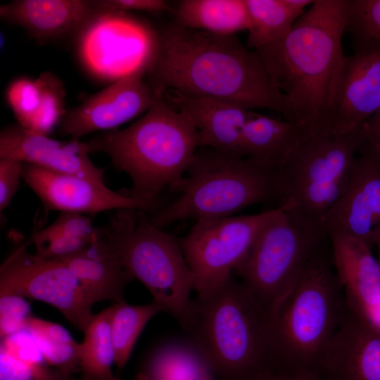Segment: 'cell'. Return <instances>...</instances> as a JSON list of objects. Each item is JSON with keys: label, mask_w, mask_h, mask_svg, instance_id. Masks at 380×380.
Returning <instances> with one entry per match:
<instances>
[{"label": "cell", "mask_w": 380, "mask_h": 380, "mask_svg": "<svg viewBox=\"0 0 380 380\" xmlns=\"http://www.w3.org/2000/svg\"><path fill=\"white\" fill-rule=\"evenodd\" d=\"M315 370L328 380H380V331L347 308Z\"/></svg>", "instance_id": "19"}, {"label": "cell", "mask_w": 380, "mask_h": 380, "mask_svg": "<svg viewBox=\"0 0 380 380\" xmlns=\"http://www.w3.org/2000/svg\"><path fill=\"white\" fill-rule=\"evenodd\" d=\"M26 330L48 366L70 375L79 369L81 343L62 325L32 316Z\"/></svg>", "instance_id": "27"}, {"label": "cell", "mask_w": 380, "mask_h": 380, "mask_svg": "<svg viewBox=\"0 0 380 380\" xmlns=\"http://www.w3.org/2000/svg\"><path fill=\"white\" fill-rule=\"evenodd\" d=\"M97 10L127 12L129 11L161 13L172 11L163 0H101L94 1Z\"/></svg>", "instance_id": "39"}, {"label": "cell", "mask_w": 380, "mask_h": 380, "mask_svg": "<svg viewBox=\"0 0 380 380\" xmlns=\"http://www.w3.org/2000/svg\"><path fill=\"white\" fill-rule=\"evenodd\" d=\"M27 241L3 262L0 296L17 295L49 304L75 328L84 332L95 303L77 278L56 258L30 253Z\"/></svg>", "instance_id": "12"}, {"label": "cell", "mask_w": 380, "mask_h": 380, "mask_svg": "<svg viewBox=\"0 0 380 380\" xmlns=\"http://www.w3.org/2000/svg\"><path fill=\"white\" fill-rule=\"evenodd\" d=\"M14 357L32 365H44L34 339L27 330L21 331L1 339V349Z\"/></svg>", "instance_id": "36"}, {"label": "cell", "mask_w": 380, "mask_h": 380, "mask_svg": "<svg viewBox=\"0 0 380 380\" xmlns=\"http://www.w3.org/2000/svg\"><path fill=\"white\" fill-rule=\"evenodd\" d=\"M328 235L343 234L369 248L380 233V161L358 155L343 194L325 215Z\"/></svg>", "instance_id": "16"}, {"label": "cell", "mask_w": 380, "mask_h": 380, "mask_svg": "<svg viewBox=\"0 0 380 380\" xmlns=\"http://www.w3.org/2000/svg\"><path fill=\"white\" fill-rule=\"evenodd\" d=\"M56 259L74 274L95 303L125 302V289L134 279L107 234L74 255Z\"/></svg>", "instance_id": "22"}, {"label": "cell", "mask_w": 380, "mask_h": 380, "mask_svg": "<svg viewBox=\"0 0 380 380\" xmlns=\"http://www.w3.org/2000/svg\"><path fill=\"white\" fill-rule=\"evenodd\" d=\"M54 369L23 362L0 350V380H47Z\"/></svg>", "instance_id": "35"}, {"label": "cell", "mask_w": 380, "mask_h": 380, "mask_svg": "<svg viewBox=\"0 0 380 380\" xmlns=\"http://www.w3.org/2000/svg\"><path fill=\"white\" fill-rule=\"evenodd\" d=\"M44 90L42 74L37 79L20 77L6 91V99L19 125L25 127L37 112Z\"/></svg>", "instance_id": "32"}, {"label": "cell", "mask_w": 380, "mask_h": 380, "mask_svg": "<svg viewBox=\"0 0 380 380\" xmlns=\"http://www.w3.org/2000/svg\"><path fill=\"white\" fill-rule=\"evenodd\" d=\"M126 14L98 10L80 29L78 57L99 80L112 83L151 65L156 34Z\"/></svg>", "instance_id": "11"}, {"label": "cell", "mask_w": 380, "mask_h": 380, "mask_svg": "<svg viewBox=\"0 0 380 380\" xmlns=\"http://www.w3.org/2000/svg\"><path fill=\"white\" fill-rule=\"evenodd\" d=\"M175 13L178 25L215 34L234 35L249 27L246 0H182Z\"/></svg>", "instance_id": "24"}, {"label": "cell", "mask_w": 380, "mask_h": 380, "mask_svg": "<svg viewBox=\"0 0 380 380\" xmlns=\"http://www.w3.org/2000/svg\"><path fill=\"white\" fill-rule=\"evenodd\" d=\"M97 8L84 0H17L0 6L1 19L44 41L80 28Z\"/></svg>", "instance_id": "21"}, {"label": "cell", "mask_w": 380, "mask_h": 380, "mask_svg": "<svg viewBox=\"0 0 380 380\" xmlns=\"http://www.w3.org/2000/svg\"><path fill=\"white\" fill-rule=\"evenodd\" d=\"M22 178L48 209L81 214L122 208L155 213L161 209L156 205L117 193L106 185L30 163H23Z\"/></svg>", "instance_id": "15"}, {"label": "cell", "mask_w": 380, "mask_h": 380, "mask_svg": "<svg viewBox=\"0 0 380 380\" xmlns=\"http://www.w3.org/2000/svg\"><path fill=\"white\" fill-rule=\"evenodd\" d=\"M362 127L345 134L305 136L280 167L281 204L292 202L323 222L346 189L362 143Z\"/></svg>", "instance_id": "9"}, {"label": "cell", "mask_w": 380, "mask_h": 380, "mask_svg": "<svg viewBox=\"0 0 380 380\" xmlns=\"http://www.w3.org/2000/svg\"><path fill=\"white\" fill-rule=\"evenodd\" d=\"M144 72H137L110 83L69 110L61 120V132L80 140L91 132L117 129L146 113L156 96L144 80Z\"/></svg>", "instance_id": "14"}, {"label": "cell", "mask_w": 380, "mask_h": 380, "mask_svg": "<svg viewBox=\"0 0 380 380\" xmlns=\"http://www.w3.org/2000/svg\"><path fill=\"white\" fill-rule=\"evenodd\" d=\"M47 380H77L72 375L63 373L54 369L53 372Z\"/></svg>", "instance_id": "42"}, {"label": "cell", "mask_w": 380, "mask_h": 380, "mask_svg": "<svg viewBox=\"0 0 380 380\" xmlns=\"http://www.w3.org/2000/svg\"><path fill=\"white\" fill-rule=\"evenodd\" d=\"M329 236L324 222L292 202L276 208L235 271L270 314L290 293Z\"/></svg>", "instance_id": "7"}, {"label": "cell", "mask_w": 380, "mask_h": 380, "mask_svg": "<svg viewBox=\"0 0 380 380\" xmlns=\"http://www.w3.org/2000/svg\"><path fill=\"white\" fill-rule=\"evenodd\" d=\"M23 163L13 158H0V210L7 208L22 178Z\"/></svg>", "instance_id": "37"}, {"label": "cell", "mask_w": 380, "mask_h": 380, "mask_svg": "<svg viewBox=\"0 0 380 380\" xmlns=\"http://www.w3.org/2000/svg\"><path fill=\"white\" fill-rule=\"evenodd\" d=\"M132 380H148L146 375L142 372L137 374Z\"/></svg>", "instance_id": "43"}, {"label": "cell", "mask_w": 380, "mask_h": 380, "mask_svg": "<svg viewBox=\"0 0 380 380\" xmlns=\"http://www.w3.org/2000/svg\"><path fill=\"white\" fill-rule=\"evenodd\" d=\"M249 27L246 47L256 49L283 35L302 15L286 0H246Z\"/></svg>", "instance_id": "28"}, {"label": "cell", "mask_w": 380, "mask_h": 380, "mask_svg": "<svg viewBox=\"0 0 380 380\" xmlns=\"http://www.w3.org/2000/svg\"><path fill=\"white\" fill-rule=\"evenodd\" d=\"M165 98L174 108L190 117L198 134L199 147L244 157L241 152V132L258 113L232 103L203 97H191L168 90Z\"/></svg>", "instance_id": "20"}, {"label": "cell", "mask_w": 380, "mask_h": 380, "mask_svg": "<svg viewBox=\"0 0 380 380\" xmlns=\"http://www.w3.org/2000/svg\"><path fill=\"white\" fill-rule=\"evenodd\" d=\"M180 324L220 380H251L272 365L269 313L242 282L197 296Z\"/></svg>", "instance_id": "4"}, {"label": "cell", "mask_w": 380, "mask_h": 380, "mask_svg": "<svg viewBox=\"0 0 380 380\" xmlns=\"http://www.w3.org/2000/svg\"><path fill=\"white\" fill-rule=\"evenodd\" d=\"M32 317L30 307L25 298L17 295L0 296L1 339L26 330Z\"/></svg>", "instance_id": "34"}, {"label": "cell", "mask_w": 380, "mask_h": 380, "mask_svg": "<svg viewBox=\"0 0 380 380\" xmlns=\"http://www.w3.org/2000/svg\"><path fill=\"white\" fill-rule=\"evenodd\" d=\"M108 225L107 236L134 279L180 324L191 300L194 275L179 240L153 225L144 210H116Z\"/></svg>", "instance_id": "8"}, {"label": "cell", "mask_w": 380, "mask_h": 380, "mask_svg": "<svg viewBox=\"0 0 380 380\" xmlns=\"http://www.w3.org/2000/svg\"><path fill=\"white\" fill-rule=\"evenodd\" d=\"M147 72L155 94L173 90L251 110L267 108L288 121L290 118L287 99L272 84L259 54L234 35L168 25L156 34Z\"/></svg>", "instance_id": "1"}, {"label": "cell", "mask_w": 380, "mask_h": 380, "mask_svg": "<svg viewBox=\"0 0 380 380\" xmlns=\"http://www.w3.org/2000/svg\"><path fill=\"white\" fill-rule=\"evenodd\" d=\"M379 110L380 45H375L341 58L330 89L324 133L356 130Z\"/></svg>", "instance_id": "13"}, {"label": "cell", "mask_w": 380, "mask_h": 380, "mask_svg": "<svg viewBox=\"0 0 380 380\" xmlns=\"http://www.w3.org/2000/svg\"><path fill=\"white\" fill-rule=\"evenodd\" d=\"M93 241L90 239L62 234L49 241L35 246L37 254L49 258H62L74 255Z\"/></svg>", "instance_id": "38"}, {"label": "cell", "mask_w": 380, "mask_h": 380, "mask_svg": "<svg viewBox=\"0 0 380 380\" xmlns=\"http://www.w3.org/2000/svg\"><path fill=\"white\" fill-rule=\"evenodd\" d=\"M308 132L288 120L258 115L241 132V148L244 157H254L281 167L292 150Z\"/></svg>", "instance_id": "23"}, {"label": "cell", "mask_w": 380, "mask_h": 380, "mask_svg": "<svg viewBox=\"0 0 380 380\" xmlns=\"http://www.w3.org/2000/svg\"><path fill=\"white\" fill-rule=\"evenodd\" d=\"M186 173L172 191L179 197L149 218L155 227L232 216L252 205L275 201L279 206L283 201L280 167L260 158L206 147L196 151Z\"/></svg>", "instance_id": "6"}, {"label": "cell", "mask_w": 380, "mask_h": 380, "mask_svg": "<svg viewBox=\"0 0 380 380\" xmlns=\"http://www.w3.org/2000/svg\"><path fill=\"white\" fill-rule=\"evenodd\" d=\"M334 265L348 310L380 331V265L371 248L338 234L329 236Z\"/></svg>", "instance_id": "18"}, {"label": "cell", "mask_w": 380, "mask_h": 380, "mask_svg": "<svg viewBox=\"0 0 380 380\" xmlns=\"http://www.w3.org/2000/svg\"><path fill=\"white\" fill-rule=\"evenodd\" d=\"M346 24V0H314L286 34L255 49L287 99L289 121L309 134L324 132L332 81L344 56Z\"/></svg>", "instance_id": "2"}, {"label": "cell", "mask_w": 380, "mask_h": 380, "mask_svg": "<svg viewBox=\"0 0 380 380\" xmlns=\"http://www.w3.org/2000/svg\"><path fill=\"white\" fill-rule=\"evenodd\" d=\"M44 90L41 103L31 120L24 127L33 132L49 134L65 115V90L62 81L49 72L42 73Z\"/></svg>", "instance_id": "31"}, {"label": "cell", "mask_w": 380, "mask_h": 380, "mask_svg": "<svg viewBox=\"0 0 380 380\" xmlns=\"http://www.w3.org/2000/svg\"><path fill=\"white\" fill-rule=\"evenodd\" d=\"M113 306L110 329L115 364L122 368L147 322L158 313L164 312V309L153 300L142 305H132L122 302L116 303Z\"/></svg>", "instance_id": "29"}, {"label": "cell", "mask_w": 380, "mask_h": 380, "mask_svg": "<svg viewBox=\"0 0 380 380\" xmlns=\"http://www.w3.org/2000/svg\"><path fill=\"white\" fill-rule=\"evenodd\" d=\"M375 246H376L377 248H378V251H379V260H378V262H379V263L380 265V233L379 234V235H378V236L376 238Z\"/></svg>", "instance_id": "44"}, {"label": "cell", "mask_w": 380, "mask_h": 380, "mask_svg": "<svg viewBox=\"0 0 380 380\" xmlns=\"http://www.w3.org/2000/svg\"><path fill=\"white\" fill-rule=\"evenodd\" d=\"M362 136L359 155H366L380 161V110L365 123Z\"/></svg>", "instance_id": "41"}, {"label": "cell", "mask_w": 380, "mask_h": 380, "mask_svg": "<svg viewBox=\"0 0 380 380\" xmlns=\"http://www.w3.org/2000/svg\"><path fill=\"white\" fill-rule=\"evenodd\" d=\"M328 241L269 314L272 364L315 369L347 311Z\"/></svg>", "instance_id": "5"}, {"label": "cell", "mask_w": 380, "mask_h": 380, "mask_svg": "<svg viewBox=\"0 0 380 380\" xmlns=\"http://www.w3.org/2000/svg\"><path fill=\"white\" fill-rule=\"evenodd\" d=\"M113 311L111 306L94 315L84 332L79 363L82 380H120L112 370L115 363L110 329Z\"/></svg>", "instance_id": "26"}, {"label": "cell", "mask_w": 380, "mask_h": 380, "mask_svg": "<svg viewBox=\"0 0 380 380\" xmlns=\"http://www.w3.org/2000/svg\"><path fill=\"white\" fill-rule=\"evenodd\" d=\"M276 208L250 215L201 218L179 239L194 275L197 296L208 294L232 279V272L244 259Z\"/></svg>", "instance_id": "10"}, {"label": "cell", "mask_w": 380, "mask_h": 380, "mask_svg": "<svg viewBox=\"0 0 380 380\" xmlns=\"http://www.w3.org/2000/svg\"><path fill=\"white\" fill-rule=\"evenodd\" d=\"M345 32L355 51L380 45V0H346Z\"/></svg>", "instance_id": "30"}, {"label": "cell", "mask_w": 380, "mask_h": 380, "mask_svg": "<svg viewBox=\"0 0 380 380\" xmlns=\"http://www.w3.org/2000/svg\"><path fill=\"white\" fill-rule=\"evenodd\" d=\"M251 380H328L315 369L272 365Z\"/></svg>", "instance_id": "40"}, {"label": "cell", "mask_w": 380, "mask_h": 380, "mask_svg": "<svg viewBox=\"0 0 380 380\" xmlns=\"http://www.w3.org/2000/svg\"><path fill=\"white\" fill-rule=\"evenodd\" d=\"M148 380H215L209 365L185 337L160 345L143 372Z\"/></svg>", "instance_id": "25"}, {"label": "cell", "mask_w": 380, "mask_h": 380, "mask_svg": "<svg viewBox=\"0 0 380 380\" xmlns=\"http://www.w3.org/2000/svg\"><path fill=\"white\" fill-rule=\"evenodd\" d=\"M48 227L57 236L64 234L93 241L102 239L109 230L108 224L94 228L89 217L74 212H61L56 221Z\"/></svg>", "instance_id": "33"}, {"label": "cell", "mask_w": 380, "mask_h": 380, "mask_svg": "<svg viewBox=\"0 0 380 380\" xmlns=\"http://www.w3.org/2000/svg\"><path fill=\"white\" fill-rule=\"evenodd\" d=\"M151 108L127 128L105 131L86 142L89 153L102 152L132 187L125 195L160 207L166 186L172 191L181 182L198 150L196 129L190 117L155 95Z\"/></svg>", "instance_id": "3"}, {"label": "cell", "mask_w": 380, "mask_h": 380, "mask_svg": "<svg viewBox=\"0 0 380 380\" xmlns=\"http://www.w3.org/2000/svg\"><path fill=\"white\" fill-rule=\"evenodd\" d=\"M89 154L87 144L79 139L57 141L20 125L5 127L0 133V158L16 159L105 185L106 168L96 166Z\"/></svg>", "instance_id": "17"}]
</instances>
